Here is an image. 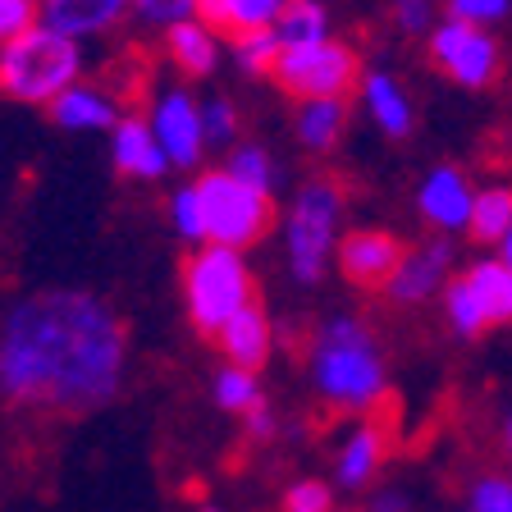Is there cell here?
Segmentation results:
<instances>
[{
	"mask_svg": "<svg viewBox=\"0 0 512 512\" xmlns=\"http://www.w3.org/2000/svg\"><path fill=\"white\" fill-rule=\"evenodd\" d=\"M224 170L234 174V179H243L247 188L270 192V197H275L279 165H275V156H270V151L261 147V142H238V147L229 151V160H224Z\"/></svg>",
	"mask_w": 512,
	"mask_h": 512,
	"instance_id": "27",
	"label": "cell"
},
{
	"mask_svg": "<svg viewBox=\"0 0 512 512\" xmlns=\"http://www.w3.org/2000/svg\"><path fill=\"white\" fill-rule=\"evenodd\" d=\"M215 348L224 352V362L229 366H247V371H261L270 362V352H275V320L266 316L261 302H247L238 316H229L215 334Z\"/></svg>",
	"mask_w": 512,
	"mask_h": 512,
	"instance_id": "14",
	"label": "cell"
},
{
	"mask_svg": "<svg viewBox=\"0 0 512 512\" xmlns=\"http://www.w3.org/2000/svg\"><path fill=\"white\" fill-rule=\"evenodd\" d=\"M243 421V435L252 439V444H270V439L279 435V416L270 412V403H261V407H252L247 416H238Z\"/></svg>",
	"mask_w": 512,
	"mask_h": 512,
	"instance_id": "37",
	"label": "cell"
},
{
	"mask_svg": "<svg viewBox=\"0 0 512 512\" xmlns=\"http://www.w3.org/2000/svg\"><path fill=\"white\" fill-rule=\"evenodd\" d=\"M110 160H115V170L124 179H142V183L165 179V170L174 165L165 156V147H160L151 119H142V115H124L110 128Z\"/></svg>",
	"mask_w": 512,
	"mask_h": 512,
	"instance_id": "12",
	"label": "cell"
},
{
	"mask_svg": "<svg viewBox=\"0 0 512 512\" xmlns=\"http://www.w3.org/2000/svg\"><path fill=\"white\" fill-rule=\"evenodd\" d=\"M284 5L288 0H202V19L220 37H238V32L275 28Z\"/></svg>",
	"mask_w": 512,
	"mask_h": 512,
	"instance_id": "21",
	"label": "cell"
},
{
	"mask_svg": "<svg viewBox=\"0 0 512 512\" xmlns=\"http://www.w3.org/2000/svg\"><path fill=\"white\" fill-rule=\"evenodd\" d=\"M275 32L284 46L325 42V37H330V10H325L320 0H288L279 23H275Z\"/></svg>",
	"mask_w": 512,
	"mask_h": 512,
	"instance_id": "25",
	"label": "cell"
},
{
	"mask_svg": "<svg viewBox=\"0 0 512 512\" xmlns=\"http://www.w3.org/2000/svg\"><path fill=\"white\" fill-rule=\"evenodd\" d=\"M42 23V0H0V46Z\"/></svg>",
	"mask_w": 512,
	"mask_h": 512,
	"instance_id": "33",
	"label": "cell"
},
{
	"mask_svg": "<svg viewBox=\"0 0 512 512\" xmlns=\"http://www.w3.org/2000/svg\"><path fill=\"white\" fill-rule=\"evenodd\" d=\"M448 261H453V247H448L444 238H430V243H421V247H407L398 275L384 284V298L394 302V307H421V302H430L439 288H444Z\"/></svg>",
	"mask_w": 512,
	"mask_h": 512,
	"instance_id": "11",
	"label": "cell"
},
{
	"mask_svg": "<svg viewBox=\"0 0 512 512\" xmlns=\"http://www.w3.org/2000/svg\"><path fill=\"white\" fill-rule=\"evenodd\" d=\"M362 106L384 138H407V133H412V101H407L403 87L389 74H380V69L362 74Z\"/></svg>",
	"mask_w": 512,
	"mask_h": 512,
	"instance_id": "19",
	"label": "cell"
},
{
	"mask_svg": "<svg viewBox=\"0 0 512 512\" xmlns=\"http://www.w3.org/2000/svg\"><path fill=\"white\" fill-rule=\"evenodd\" d=\"M508 5L512 0H444V10L453 14V19H462V23H494V19H503L508 14Z\"/></svg>",
	"mask_w": 512,
	"mask_h": 512,
	"instance_id": "35",
	"label": "cell"
},
{
	"mask_svg": "<svg viewBox=\"0 0 512 512\" xmlns=\"http://www.w3.org/2000/svg\"><path fill=\"white\" fill-rule=\"evenodd\" d=\"M170 224H174V234L188 238V243L202 247L206 243V206H202V192H197V179L192 183H179V188L170 192Z\"/></svg>",
	"mask_w": 512,
	"mask_h": 512,
	"instance_id": "29",
	"label": "cell"
},
{
	"mask_svg": "<svg viewBox=\"0 0 512 512\" xmlns=\"http://www.w3.org/2000/svg\"><path fill=\"white\" fill-rule=\"evenodd\" d=\"M334 512H362V508H334Z\"/></svg>",
	"mask_w": 512,
	"mask_h": 512,
	"instance_id": "42",
	"label": "cell"
},
{
	"mask_svg": "<svg viewBox=\"0 0 512 512\" xmlns=\"http://www.w3.org/2000/svg\"><path fill=\"white\" fill-rule=\"evenodd\" d=\"M229 55H234L238 74H247V78H275V64H279V55H284V42H279L275 28L238 32V37H229Z\"/></svg>",
	"mask_w": 512,
	"mask_h": 512,
	"instance_id": "23",
	"label": "cell"
},
{
	"mask_svg": "<svg viewBox=\"0 0 512 512\" xmlns=\"http://www.w3.org/2000/svg\"><path fill=\"white\" fill-rule=\"evenodd\" d=\"M307 375L330 412H375L389 398V371L371 325L357 316H330L311 330Z\"/></svg>",
	"mask_w": 512,
	"mask_h": 512,
	"instance_id": "2",
	"label": "cell"
},
{
	"mask_svg": "<svg viewBox=\"0 0 512 512\" xmlns=\"http://www.w3.org/2000/svg\"><path fill=\"white\" fill-rule=\"evenodd\" d=\"M444 307H448V320H453V330L462 334V339H480V334L490 330V320H485V307H480L476 288H471L467 275L448 279L444 288Z\"/></svg>",
	"mask_w": 512,
	"mask_h": 512,
	"instance_id": "28",
	"label": "cell"
},
{
	"mask_svg": "<svg viewBox=\"0 0 512 512\" xmlns=\"http://www.w3.org/2000/svg\"><path fill=\"white\" fill-rule=\"evenodd\" d=\"M339 220H343V183L330 174H311L288 206V270L298 284H320L330 256L339 252Z\"/></svg>",
	"mask_w": 512,
	"mask_h": 512,
	"instance_id": "5",
	"label": "cell"
},
{
	"mask_svg": "<svg viewBox=\"0 0 512 512\" xmlns=\"http://www.w3.org/2000/svg\"><path fill=\"white\" fill-rule=\"evenodd\" d=\"M151 128H156L165 156L179 165V170H197L211 147L206 138V119H202V101L188 92V87H165V92L151 101Z\"/></svg>",
	"mask_w": 512,
	"mask_h": 512,
	"instance_id": "9",
	"label": "cell"
},
{
	"mask_svg": "<svg viewBox=\"0 0 512 512\" xmlns=\"http://www.w3.org/2000/svg\"><path fill=\"white\" fill-rule=\"evenodd\" d=\"M128 10H133V0H42V23L83 42V37L119 28Z\"/></svg>",
	"mask_w": 512,
	"mask_h": 512,
	"instance_id": "16",
	"label": "cell"
},
{
	"mask_svg": "<svg viewBox=\"0 0 512 512\" xmlns=\"http://www.w3.org/2000/svg\"><path fill=\"white\" fill-rule=\"evenodd\" d=\"M202 119H206V138H211V147H229V142H238V110H234L229 96H206Z\"/></svg>",
	"mask_w": 512,
	"mask_h": 512,
	"instance_id": "32",
	"label": "cell"
},
{
	"mask_svg": "<svg viewBox=\"0 0 512 512\" xmlns=\"http://www.w3.org/2000/svg\"><path fill=\"white\" fill-rule=\"evenodd\" d=\"M362 512H407V499L398 490H380Z\"/></svg>",
	"mask_w": 512,
	"mask_h": 512,
	"instance_id": "38",
	"label": "cell"
},
{
	"mask_svg": "<svg viewBox=\"0 0 512 512\" xmlns=\"http://www.w3.org/2000/svg\"><path fill=\"white\" fill-rule=\"evenodd\" d=\"M46 115L55 119V128H69V133H101V128H115L124 119L119 101L96 83H74L46 106Z\"/></svg>",
	"mask_w": 512,
	"mask_h": 512,
	"instance_id": "17",
	"label": "cell"
},
{
	"mask_svg": "<svg viewBox=\"0 0 512 512\" xmlns=\"http://www.w3.org/2000/svg\"><path fill=\"white\" fill-rule=\"evenodd\" d=\"M275 87L293 101H325V96H348L362 87V60L348 42H311L284 46L275 64Z\"/></svg>",
	"mask_w": 512,
	"mask_h": 512,
	"instance_id": "7",
	"label": "cell"
},
{
	"mask_svg": "<svg viewBox=\"0 0 512 512\" xmlns=\"http://www.w3.org/2000/svg\"><path fill=\"white\" fill-rule=\"evenodd\" d=\"M471 512H512V480L485 476L471 490Z\"/></svg>",
	"mask_w": 512,
	"mask_h": 512,
	"instance_id": "34",
	"label": "cell"
},
{
	"mask_svg": "<svg viewBox=\"0 0 512 512\" xmlns=\"http://www.w3.org/2000/svg\"><path fill=\"white\" fill-rule=\"evenodd\" d=\"M389 435H394V426H389L384 416H366V421H357V426L348 430V439L339 444V458H334V476H339L343 490L371 485L375 471L389 458V444H394Z\"/></svg>",
	"mask_w": 512,
	"mask_h": 512,
	"instance_id": "13",
	"label": "cell"
},
{
	"mask_svg": "<svg viewBox=\"0 0 512 512\" xmlns=\"http://www.w3.org/2000/svg\"><path fill=\"white\" fill-rule=\"evenodd\" d=\"M74 83H83L78 37H64V32L37 23L10 46H0V96H10L19 106H51Z\"/></svg>",
	"mask_w": 512,
	"mask_h": 512,
	"instance_id": "3",
	"label": "cell"
},
{
	"mask_svg": "<svg viewBox=\"0 0 512 512\" xmlns=\"http://www.w3.org/2000/svg\"><path fill=\"white\" fill-rule=\"evenodd\" d=\"M462 275L471 279V288H476V298H480V307H485V320H490V325L512 320V270L503 266V261H476V266L462 270Z\"/></svg>",
	"mask_w": 512,
	"mask_h": 512,
	"instance_id": "22",
	"label": "cell"
},
{
	"mask_svg": "<svg viewBox=\"0 0 512 512\" xmlns=\"http://www.w3.org/2000/svg\"><path fill=\"white\" fill-rule=\"evenodd\" d=\"M503 444H508V453H512V416H508V426H503Z\"/></svg>",
	"mask_w": 512,
	"mask_h": 512,
	"instance_id": "40",
	"label": "cell"
},
{
	"mask_svg": "<svg viewBox=\"0 0 512 512\" xmlns=\"http://www.w3.org/2000/svg\"><path fill=\"white\" fill-rule=\"evenodd\" d=\"M471 243H503L512 234V188H485L471 206Z\"/></svg>",
	"mask_w": 512,
	"mask_h": 512,
	"instance_id": "26",
	"label": "cell"
},
{
	"mask_svg": "<svg viewBox=\"0 0 512 512\" xmlns=\"http://www.w3.org/2000/svg\"><path fill=\"white\" fill-rule=\"evenodd\" d=\"M416 206H421V220L435 224V229H467L476 197H471L467 174L453 170V165H439V170L426 174Z\"/></svg>",
	"mask_w": 512,
	"mask_h": 512,
	"instance_id": "15",
	"label": "cell"
},
{
	"mask_svg": "<svg viewBox=\"0 0 512 512\" xmlns=\"http://www.w3.org/2000/svg\"><path fill=\"white\" fill-rule=\"evenodd\" d=\"M128 330L87 288H42L0 320V398L37 416H87L115 403Z\"/></svg>",
	"mask_w": 512,
	"mask_h": 512,
	"instance_id": "1",
	"label": "cell"
},
{
	"mask_svg": "<svg viewBox=\"0 0 512 512\" xmlns=\"http://www.w3.org/2000/svg\"><path fill=\"white\" fill-rule=\"evenodd\" d=\"M165 55L170 64L179 69L183 78H206L215 74V64H220V32L197 14V19H183L174 28H165Z\"/></svg>",
	"mask_w": 512,
	"mask_h": 512,
	"instance_id": "18",
	"label": "cell"
},
{
	"mask_svg": "<svg viewBox=\"0 0 512 512\" xmlns=\"http://www.w3.org/2000/svg\"><path fill=\"white\" fill-rule=\"evenodd\" d=\"M430 64H439L462 87H490L503 69V55H499V42L480 23L448 19L430 37Z\"/></svg>",
	"mask_w": 512,
	"mask_h": 512,
	"instance_id": "8",
	"label": "cell"
},
{
	"mask_svg": "<svg viewBox=\"0 0 512 512\" xmlns=\"http://www.w3.org/2000/svg\"><path fill=\"white\" fill-rule=\"evenodd\" d=\"M133 14L151 28H174L183 19H197L202 14V0H133Z\"/></svg>",
	"mask_w": 512,
	"mask_h": 512,
	"instance_id": "31",
	"label": "cell"
},
{
	"mask_svg": "<svg viewBox=\"0 0 512 512\" xmlns=\"http://www.w3.org/2000/svg\"><path fill=\"white\" fill-rule=\"evenodd\" d=\"M279 508L284 512H334V485L330 480H316V476H302L284 490Z\"/></svg>",
	"mask_w": 512,
	"mask_h": 512,
	"instance_id": "30",
	"label": "cell"
},
{
	"mask_svg": "<svg viewBox=\"0 0 512 512\" xmlns=\"http://www.w3.org/2000/svg\"><path fill=\"white\" fill-rule=\"evenodd\" d=\"M394 23L403 32H430V23H435V0H394Z\"/></svg>",
	"mask_w": 512,
	"mask_h": 512,
	"instance_id": "36",
	"label": "cell"
},
{
	"mask_svg": "<svg viewBox=\"0 0 512 512\" xmlns=\"http://www.w3.org/2000/svg\"><path fill=\"white\" fill-rule=\"evenodd\" d=\"M202 512H224V508H215V503H206V508Z\"/></svg>",
	"mask_w": 512,
	"mask_h": 512,
	"instance_id": "41",
	"label": "cell"
},
{
	"mask_svg": "<svg viewBox=\"0 0 512 512\" xmlns=\"http://www.w3.org/2000/svg\"><path fill=\"white\" fill-rule=\"evenodd\" d=\"M179 284H183V307H188L192 330L202 334V339H215L224 320L238 316L256 298V279L247 270L243 252L238 247H220V243L197 247L183 261Z\"/></svg>",
	"mask_w": 512,
	"mask_h": 512,
	"instance_id": "4",
	"label": "cell"
},
{
	"mask_svg": "<svg viewBox=\"0 0 512 512\" xmlns=\"http://www.w3.org/2000/svg\"><path fill=\"white\" fill-rule=\"evenodd\" d=\"M211 398L220 412H234V416H247L252 407L266 403V389H261V380H256V371H247V366H220L211 380Z\"/></svg>",
	"mask_w": 512,
	"mask_h": 512,
	"instance_id": "24",
	"label": "cell"
},
{
	"mask_svg": "<svg viewBox=\"0 0 512 512\" xmlns=\"http://www.w3.org/2000/svg\"><path fill=\"white\" fill-rule=\"evenodd\" d=\"M503 266H508V270H512V234H508V238H503Z\"/></svg>",
	"mask_w": 512,
	"mask_h": 512,
	"instance_id": "39",
	"label": "cell"
},
{
	"mask_svg": "<svg viewBox=\"0 0 512 512\" xmlns=\"http://www.w3.org/2000/svg\"><path fill=\"white\" fill-rule=\"evenodd\" d=\"M403 256H407V243L398 234H389V229H348L339 238L334 261H339V275L352 288H380L384 293V284L403 266Z\"/></svg>",
	"mask_w": 512,
	"mask_h": 512,
	"instance_id": "10",
	"label": "cell"
},
{
	"mask_svg": "<svg viewBox=\"0 0 512 512\" xmlns=\"http://www.w3.org/2000/svg\"><path fill=\"white\" fill-rule=\"evenodd\" d=\"M343 128H348V96H325V101H302L298 119H293V133L311 156H325V151L339 147Z\"/></svg>",
	"mask_w": 512,
	"mask_h": 512,
	"instance_id": "20",
	"label": "cell"
},
{
	"mask_svg": "<svg viewBox=\"0 0 512 512\" xmlns=\"http://www.w3.org/2000/svg\"><path fill=\"white\" fill-rule=\"evenodd\" d=\"M197 192H202V206H206V243L247 252V247L261 243V238L275 229V215H279L275 197L247 188V183L234 179L224 165L197 174Z\"/></svg>",
	"mask_w": 512,
	"mask_h": 512,
	"instance_id": "6",
	"label": "cell"
}]
</instances>
